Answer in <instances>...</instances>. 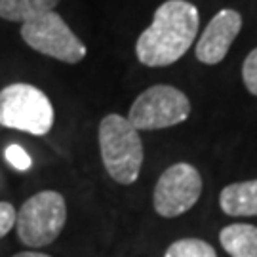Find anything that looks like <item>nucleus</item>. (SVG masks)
Masks as SVG:
<instances>
[{
  "instance_id": "nucleus-1",
  "label": "nucleus",
  "mask_w": 257,
  "mask_h": 257,
  "mask_svg": "<svg viewBox=\"0 0 257 257\" xmlns=\"http://www.w3.org/2000/svg\"><path fill=\"white\" fill-rule=\"evenodd\" d=\"M200 14L189 0H166L138 38L136 55L145 67H168L183 57L198 35Z\"/></svg>"
},
{
  "instance_id": "nucleus-2",
  "label": "nucleus",
  "mask_w": 257,
  "mask_h": 257,
  "mask_svg": "<svg viewBox=\"0 0 257 257\" xmlns=\"http://www.w3.org/2000/svg\"><path fill=\"white\" fill-rule=\"evenodd\" d=\"M97 138L103 166L110 179L120 185L136 183L145 156L139 130L122 114H107L99 124Z\"/></svg>"
},
{
  "instance_id": "nucleus-3",
  "label": "nucleus",
  "mask_w": 257,
  "mask_h": 257,
  "mask_svg": "<svg viewBox=\"0 0 257 257\" xmlns=\"http://www.w3.org/2000/svg\"><path fill=\"white\" fill-rule=\"evenodd\" d=\"M54 120V105L37 86L16 82L0 90V126L31 136H46Z\"/></svg>"
},
{
  "instance_id": "nucleus-4",
  "label": "nucleus",
  "mask_w": 257,
  "mask_h": 257,
  "mask_svg": "<svg viewBox=\"0 0 257 257\" xmlns=\"http://www.w3.org/2000/svg\"><path fill=\"white\" fill-rule=\"evenodd\" d=\"M67 223V204L57 191H40L21 204L16 217L19 240L29 248H44L57 240Z\"/></svg>"
},
{
  "instance_id": "nucleus-5",
  "label": "nucleus",
  "mask_w": 257,
  "mask_h": 257,
  "mask_svg": "<svg viewBox=\"0 0 257 257\" xmlns=\"http://www.w3.org/2000/svg\"><path fill=\"white\" fill-rule=\"evenodd\" d=\"M191 116V101L181 90L170 84H156L139 93L130 107L128 120L136 130H164L181 124Z\"/></svg>"
},
{
  "instance_id": "nucleus-6",
  "label": "nucleus",
  "mask_w": 257,
  "mask_h": 257,
  "mask_svg": "<svg viewBox=\"0 0 257 257\" xmlns=\"http://www.w3.org/2000/svg\"><path fill=\"white\" fill-rule=\"evenodd\" d=\"M21 38L38 54L69 65L80 63L88 52L82 40L69 29L55 10L25 21L21 25Z\"/></svg>"
},
{
  "instance_id": "nucleus-7",
  "label": "nucleus",
  "mask_w": 257,
  "mask_h": 257,
  "mask_svg": "<svg viewBox=\"0 0 257 257\" xmlns=\"http://www.w3.org/2000/svg\"><path fill=\"white\" fill-rule=\"evenodd\" d=\"M202 194V175L194 166L177 162L164 170L153 193V206L160 217H179L198 202Z\"/></svg>"
},
{
  "instance_id": "nucleus-8",
  "label": "nucleus",
  "mask_w": 257,
  "mask_h": 257,
  "mask_svg": "<svg viewBox=\"0 0 257 257\" xmlns=\"http://www.w3.org/2000/svg\"><path fill=\"white\" fill-rule=\"evenodd\" d=\"M242 29V16L232 8H225L217 12L210 23L206 25L204 33L196 44V59L204 65L221 63L229 54L232 42L238 37Z\"/></svg>"
},
{
  "instance_id": "nucleus-9",
  "label": "nucleus",
  "mask_w": 257,
  "mask_h": 257,
  "mask_svg": "<svg viewBox=\"0 0 257 257\" xmlns=\"http://www.w3.org/2000/svg\"><path fill=\"white\" fill-rule=\"evenodd\" d=\"M219 206L232 217L257 215V179L227 185L219 194Z\"/></svg>"
},
{
  "instance_id": "nucleus-10",
  "label": "nucleus",
  "mask_w": 257,
  "mask_h": 257,
  "mask_svg": "<svg viewBox=\"0 0 257 257\" xmlns=\"http://www.w3.org/2000/svg\"><path fill=\"white\" fill-rule=\"evenodd\" d=\"M221 248L230 257H257V227L249 223H230L219 232Z\"/></svg>"
},
{
  "instance_id": "nucleus-11",
  "label": "nucleus",
  "mask_w": 257,
  "mask_h": 257,
  "mask_svg": "<svg viewBox=\"0 0 257 257\" xmlns=\"http://www.w3.org/2000/svg\"><path fill=\"white\" fill-rule=\"evenodd\" d=\"M57 4L59 0H0V18L25 23L52 12Z\"/></svg>"
},
{
  "instance_id": "nucleus-12",
  "label": "nucleus",
  "mask_w": 257,
  "mask_h": 257,
  "mask_svg": "<svg viewBox=\"0 0 257 257\" xmlns=\"http://www.w3.org/2000/svg\"><path fill=\"white\" fill-rule=\"evenodd\" d=\"M164 257H217V253L206 240L179 238L168 246Z\"/></svg>"
},
{
  "instance_id": "nucleus-13",
  "label": "nucleus",
  "mask_w": 257,
  "mask_h": 257,
  "mask_svg": "<svg viewBox=\"0 0 257 257\" xmlns=\"http://www.w3.org/2000/svg\"><path fill=\"white\" fill-rule=\"evenodd\" d=\"M242 80L251 95H257V48H253L242 63Z\"/></svg>"
},
{
  "instance_id": "nucleus-14",
  "label": "nucleus",
  "mask_w": 257,
  "mask_h": 257,
  "mask_svg": "<svg viewBox=\"0 0 257 257\" xmlns=\"http://www.w3.org/2000/svg\"><path fill=\"white\" fill-rule=\"evenodd\" d=\"M4 156H6L8 164L12 166V168H16L18 172H27L29 168L33 166L31 156H29V153L21 147V145H10V147L6 149Z\"/></svg>"
},
{
  "instance_id": "nucleus-15",
  "label": "nucleus",
  "mask_w": 257,
  "mask_h": 257,
  "mask_svg": "<svg viewBox=\"0 0 257 257\" xmlns=\"http://www.w3.org/2000/svg\"><path fill=\"white\" fill-rule=\"evenodd\" d=\"M18 211L10 202H0V238H4L16 227Z\"/></svg>"
},
{
  "instance_id": "nucleus-16",
  "label": "nucleus",
  "mask_w": 257,
  "mask_h": 257,
  "mask_svg": "<svg viewBox=\"0 0 257 257\" xmlns=\"http://www.w3.org/2000/svg\"><path fill=\"white\" fill-rule=\"evenodd\" d=\"M14 257H52V255H46L42 251H19Z\"/></svg>"
}]
</instances>
